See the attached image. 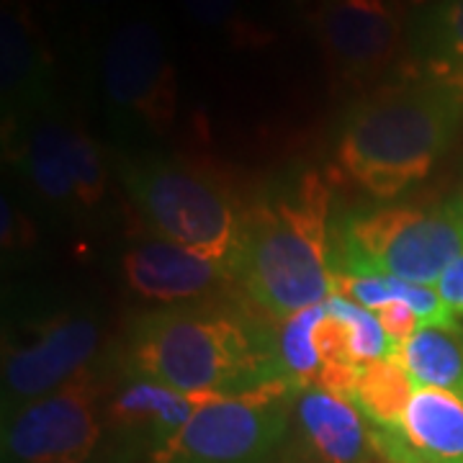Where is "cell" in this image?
<instances>
[{"mask_svg":"<svg viewBox=\"0 0 463 463\" xmlns=\"http://www.w3.org/2000/svg\"><path fill=\"white\" fill-rule=\"evenodd\" d=\"M327 203V188L307 175L297 196L263 199L242 212L230 268L263 315L283 322L335 297Z\"/></svg>","mask_w":463,"mask_h":463,"instance_id":"cell-1","label":"cell"},{"mask_svg":"<svg viewBox=\"0 0 463 463\" xmlns=\"http://www.w3.org/2000/svg\"><path fill=\"white\" fill-rule=\"evenodd\" d=\"M463 100L446 83L376 90L345 118L337 163L376 199H394L422 181L461 121Z\"/></svg>","mask_w":463,"mask_h":463,"instance_id":"cell-2","label":"cell"},{"mask_svg":"<svg viewBox=\"0 0 463 463\" xmlns=\"http://www.w3.org/2000/svg\"><path fill=\"white\" fill-rule=\"evenodd\" d=\"M132 361L142 379L188 397H234L283 379L252 345L237 317L203 309H160L134 319Z\"/></svg>","mask_w":463,"mask_h":463,"instance_id":"cell-3","label":"cell"},{"mask_svg":"<svg viewBox=\"0 0 463 463\" xmlns=\"http://www.w3.org/2000/svg\"><path fill=\"white\" fill-rule=\"evenodd\" d=\"M121 181L157 237L232 263L242 212L214 170L181 157H142L121 167Z\"/></svg>","mask_w":463,"mask_h":463,"instance_id":"cell-4","label":"cell"},{"mask_svg":"<svg viewBox=\"0 0 463 463\" xmlns=\"http://www.w3.org/2000/svg\"><path fill=\"white\" fill-rule=\"evenodd\" d=\"M298 392L294 381L273 379L234 397H199V410L149 463H270Z\"/></svg>","mask_w":463,"mask_h":463,"instance_id":"cell-5","label":"cell"},{"mask_svg":"<svg viewBox=\"0 0 463 463\" xmlns=\"http://www.w3.org/2000/svg\"><path fill=\"white\" fill-rule=\"evenodd\" d=\"M463 255V216L440 206L432 212L389 206L355 216L343 234V268L353 276H394L410 283L440 281Z\"/></svg>","mask_w":463,"mask_h":463,"instance_id":"cell-6","label":"cell"},{"mask_svg":"<svg viewBox=\"0 0 463 463\" xmlns=\"http://www.w3.org/2000/svg\"><path fill=\"white\" fill-rule=\"evenodd\" d=\"M106 99L134 127L163 134L173 127L181 93L165 39L147 18L121 24L100 60Z\"/></svg>","mask_w":463,"mask_h":463,"instance_id":"cell-7","label":"cell"},{"mask_svg":"<svg viewBox=\"0 0 463 463\" xmlns=\"http://www.w3.org/2000/svg\"><path fill=\"white\" fill-rule=\"evenodd\" d=\"M100 440L96 389L80 373L47 397L32 399L5 417L3 446L18 463H83Z\"/></svg>","mask_w":463,"mask_h":463,"instance_id":"cell-8","label":"cell"},{"mask_svg":"<svg viewBox=\"0 0 463 463\" xmlns=\"http://www.w3.org/2000/svg\"><path fill=\"white\" fill-rule=\"evenodd\" d=\"M317 39L332 83L379 80L402 54V18L389 0H325Z\"/></svg>","mask_w":463,"mask_h":463,"instance_id":"cell-9","label":"cell"},{"mask_svg":"<svg viewBox=\"0 0 463 463\" xmlns=\"http://www.w3.org/2000/svg\"><path fill=\"white\" fill-rule=\"evenodd\" d=\"M100 343L99 322L85 315L50 319L29 345L16 347L3 361V399L5 412L32 399L47 397L85 373V364Z\"/></svg>","mask_w":463,"mask_h":463,"instance_id":"cell-10","label":"cell"},{"mask_svg":"<svg viewBox=\"0 0 463 463\" xmlns=\"http://www.w3.org/2000/svg\"><path fill=\"white\" fill-rule=\"evenodd\" d=\"M371 443L392 463H463V397L417 386L402 425L373 428Z\"/></svg>","mask_w":463,"mask_h":463,"instance_id":"cell-11","label":"cell"},{"mask_svg":"<svg viewBox=\"0 0 463 463\" xmlns=\"http://www.w3.org/2000/svg\"><path fill=\"white\" fill-rule=\"evenodd\" d=\"M124 276L134 294L152 301H183L206 294L232 276L230 263L212 260L191 250L152 237L124 255Z\"/></svg>","mask_w":463,"mask_h":463,"instance_id":"cell-12","label":"cell"},{"mask_svg":"<svg viewBox=\"0 0 463 463\" xmlns=\"http://www.w3.org/2000/svg\"><path fill=\"white\" fill-rule=\"evenodd\" d=\"M50 52L32 14L18 0H5L0 16V85L5 111L32 109L39 103L50 83Z\"/></svg>","mask_w":463,"mask_h":463,"instance_id":"cell-13","label":"cell"},{"mask_svg":"<svg viewBox=\"0 0 463 463\" xmlns=\"http://www.w3.org/2000/svg\"><path fill=\"white\" fill-rule=\"evenodd\" d=\"M297 417L307 440L325 463H365L371 432H365L358 410L322 389H301Z\"/></svg>","mask_w":463,"mask_h":463,"instance_id":"cell-14","label":"cell"},{"mask_svg":"<svg viewBox=\"0 0 463 463\" xmlns=\"http://www.w3.org/2000/svg\"><path fill=\"white\" fill-rule=\"evenodd\" d=\"M70 132H72V121H62V118L36 121L26 134L24 165L33 191L50 206L80 209L75 173H72Z\"/></svg>","mask_w":463,"mask_h":463,"instance_id":"cell-15","label":"cell"},{"mask_svg":"<svg viewBox=\"0 0 463 463\" xmlns=\"http://www.w3.org/2000/svg\"><path fill=\"white\" fill-rule=\"evenodd\" d=\"M199 404V397H188L165 383L139 376L114 399L109 407V420L116 428L147 430L157 446H163L191 420Z\"/></svg>","mask_w":463,"mask_h":463,"instance_id":"cell-16","label":"cell"},{"mask_svg":"<svg viewBox=\"0 0 463 463\" xmlns=\"http://www.w3.org/2000/svg\"><path fill=\"white\" fill-rule=\"evenodd\" d=\"M394 358L412 376L414 386H435L463 397V332L456 322L420 325Z\"/></svg>","mask_w":463,"mask_h":463,"instance_id":"cell-17","label":"cell"},{"mask_svg":"<svg viewBox=\"0 0 463 463\" xmlns=\"http://www.w3.org/2000/svg\"><path fill=\"white\" fill-rule=\"evenodd\" d=\"M412 376L397 358H381L361 365L353 407L381 430H397L414 394Z\"/></svg>","mask_w":463,"mask_h":463,"instance_id":"cell-18","label":"cell"},{"mask_svg":"<svg viewBox=\"0 0 463 463\" xmlns=\"http://www.w3.org/2000/svg\"><path fill=\"white\" fill-rule=\"evenodd\" d=\"M325 315H327V307L322 304L281 322L276 358H279L283 379L294 381L298 389H309V383H315L317 373L322 368V361L315 350V327Z\"/></svg>","mask_w":463,"mask_h":463,"instance_id":"cell-19","label":"cell"},{"mask_svg":"<svg viewBox=\"0 0 463 463\" xmlns=\"http://www.w3.org/2000/svg\"><path fill=\"white\" fill-rule=\"evenodd\" d=\"M425 52L438 78L463 65V0H448L432 14L425 33Z\"/></svg>","mask_w":463,"mask_h":463,"instance_id":"cell-20","label":"cell"},{"mask_svg":"<svg viewBox=\"0 0 463 463\" xmlns=\"http://www.w3.org/2000/svg\"><path fill=\"white\" fill-rule=\"evenodd\" d=\"M327 312L345 319L353 332V358L355 364L364 365L371 361H381V358H392V345L389 337L381 327L379 317L368 312L365 307L350 301L343 297H332L325 301Z\"/></svg>","mask_w":463,"mask_h":463,"instance_id":"cell-21","label":"cell"},{"mask_svg":"<svg viewBox=\"0 0 463 463\" xmlns=\"http://www.w3.org/2000/svg\"><path fill=\"white\" fill-rule=\"evenodd\" d=\"M70 152H72L75 185H78V203L80 209L90 212L106 196V167H103L96 142L78 124H72V132H70Z\"/></svg>","mask_w":463,"mask_h":463,"instance_id":"cell-22","label":"cell"},{"mask_svg":"<svg viewBox=\"0 0 463 463\" xmlns=\"http://www.w3.org/2000/svg\"><path fill=\"white\" fill-rule=\"evenodd\" d=\"M181 5L199 26L227 33L237 44H255L260 39L242 14V0H181Z\"/></svg>","mask_w":463,"mask_h":463,"instance_id":"cell-23","label":"cell"},{"mask_svg":"<svg viewBox=\"0 0 463 463\" xmlns=\"http://www.w3.org/2000/svg\"><path fill=\"white\" fill-rule=\"evenodd\" d=\"M315 350L322 364H355L353 358V332L345 319L327 315L315 327Z\"/></svg>","mask_w":463,"mask_h":463,"instance_id":"cell-24","label":"cell"},{"mask_svg":"<svg viewBox=\"0 0 463 463\" xmlns=\"http://www.w3.org/2000/svg\"><path fill=\"white\" fill-rule=\"evenodd\" d=\"M373 315L379 317L381 327H383L386 337H389L392 358L397 355L399 347L404 345L414 332L420 330V327H417V325H420V317L414 315L404 301H389V304H383L381 309H376Z\"/></svg>","mask_w":463,"mask_h":463,"instance_id":"cell-25","label":"cell"},{"mask_svg":"<svg viewBox=\"0 0 463 463\" xmlns=\"http://www.w3.org/2000/svg\"><path fill=\"white\" fill-rule=\"evenodd\" d=\"M358 373H361L358 364H322L315 386L332 394V397L345 399V402L353 404V394H355V386H358Z\"/></svg>","mask_w":463,"mask_h":463,"instance_id":"cell-26","label":"cell"},{"mask_svg":"<svg viewBox=\"0 0 463 463\" xmlns=\"http://www.w3.org/2000/svg\"><path fill=\"white\" fill-rule=\"evenodd\" d=\"M435 291L440 294L443 304L450 309V315H463V255L448 265L440 281L435 283Z\"/></svg>","mask_w":463,"mask_h":463,"instance_id":"cell-27","label":"cell"},{"mask_svg":"<svg viewBox=\"0 0 463 463\" xmlns=\"http://www.w3.org/2000/svg\"><path fill=\"white\" fill-rule=\"evenodd\" d=\"M21 242H29V230H21L18 212L3 199V248H18Z\"/></svg>","mask_w":463,"mask_h":463,"instance_id":"cell-28","label":"cell"},{"mask_svg":"<svg viewBox=\"0 0 463 463\" xmlns=\"http://www.w3.org/2000/svg\"><path fill=\"white\" fill-rule=\"evenodd\" d=\"M440 83H446L458 99L463 100V65L461 67H456V70H450V72H446V75H440L438 78Z\"/></svg>","mask_w":463,"mask_h":463,"instance_id":"cell-29","label":"cell"},{"mask_svg":"<svg viewBox=\"0 0 463 463\" xmlns=\"http://www.w3.org/2000/svg\"><path fill=\"white\" fill-rule=\"evenodd\" d=\"M453 206H456V209H458V214L463 216V194H461V199L456 201V203H453Z\"/></svg>","mask_w":463,"mask_h":463,"instance_id":"cell-30","label":"cell"},{"mask_svg":"<svg viewBox=\"0 0 463 463\" xmlns=\"http://www.w3.org/2000/svg\"><path fill=\"white\" fill-rule=\"evenodd\" d=\"M83 3H96L99 5V3H109V0H83Z\"/></svg>","mask_w":463,"mask_h":463,"instance_id":"cell-31","label":"cell"},{"mask_svg":"<svg viewBox=\"0 0 463 463\" xmlns=\"http://www.w3.org/2000/svg\"><path fill=\"white\" fill-rule=\"evenodd\" d=\"M83 463H109V461H90V458H88V461H83Z\"/></svg>","mask_w":463,"mask_h":463,"instance_id":"cell-32","label":"cell"}]
</instances>
